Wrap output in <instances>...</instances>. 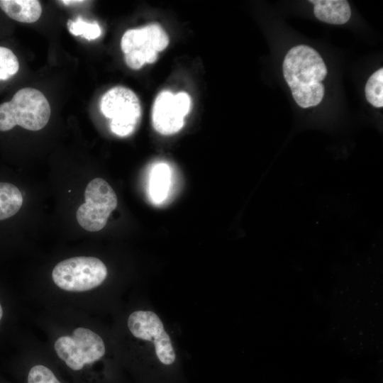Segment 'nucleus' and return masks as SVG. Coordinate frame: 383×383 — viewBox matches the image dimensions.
Wrapping results in <instances>:
<instances>
[{"mask_svg": "<svg viewBox=\"0 0 383 383\" xmlns=\"http://www.w3.org/2000/svg\"><path fill=\"white\" fill-rule=\"evenodd\" d=\"M127 328L144 352L133 371L139 383H179L180 364L170 334L160 316L151 310H136Z\"/></svg>", "mask_w": 383, "mask_h": 383, "instance_id": "1", "label": "nucleus"}, {"mask_svg": "<svg viewBox=\"0 0 383 383\" xmlns=\"http://www.w3.org/2000/svg\"><path fill=\"white\" fill-rule=\"evenodd\" d=\"M107 274V268L101 260L94 257L79 256L57 264L52 272V278L62 290L82 292L101 285Z\"/></svg>", "mask_w": 383, "mask_h": 383, "instance_id": "5", "label": "nucleus"}, {"mask_svg": "<svg viewBox=\"0 0 383 383\" xmlns=\"http://www.w3.org/2000/svg\"><path fill=\"white\" fill-rule=\"evenodd\" d=\"M315 16L331 24H344L351 16L350 5L345 0H311Z\"/></svg>", "mask_w": 383, "mask_h": 383, "instance_id": "10", "label": "nucleus"}, {"mask_svg": "<svg viewBox=\"0 0 383 383\" xmlns=\"http://www.w3.org/2000/svg\"><path fill=\"white\" fill-rule=\"evenodd\" d=\"M169 44V37L160 23H152L125 32L121 40L126 65L139 70L145 64L154 63L160 52Z\"/></svg>", "mask_w": 383, "mask_h": 383, "instance_id": "6", "label": "nucleus"}, {"mask_svg": "<svg viewBox=\"0 0 383 383\" xmlns=\"http://www.w3.org/2000/svg\"><path fill=\"white\" fill-rule=\"evenodd\" d=\"M23 204L20 190L13 184L0 182V220L16 214Z\"/></svg>", "mask_w": 383, "mask_h": 383, "instance_id": "13", "label": "nucleus"}, {"mask_svg": "<svg viewBox=\"0 0 383 383\" xmlns=\"http://www.w3.org/2000/svg\"><path fill=\"white\" fill-rule=\"evenodd\" d=\"M170 177V170L167 164L160 162L152 167L150 178V195L153 203L161 204L167 197Z\"/></svg>", "mask_w": 383, "mask_h": 383, "instance_id": "12", "label": "nucleus"}, {"mask_svg": "<svg viewBox=\"0 0 383 383\" xmlns=\"http://www.w3.org/2000/svg\"><path fill=\"white\" fill-rule=\"evenodd\" d=\"M84 1H78V0H64V1H60V2L63 3L65 5H70V4H79V3H83Z\"/></svg>", "mask_w": 383, "mask_h": 383, "instance_id": "17", "label": "nucleus"}, {"mask_svg": "<svg viewBox=\"0 0 383 383\" xmlns=\"http://www.w3.org/2000/svg\"><path fill=\"white\" fill-rule=\"evenodd\" d=\"M365 96L367 101L374 107L383 106V69L374 72L365 85Z\"/></svg>", "mask_w": 383, "mask_h": 383, "instance_id": "14", "label": "nucleus"}, {"mask_svg": "<svg viewBox=\"0 0 383 383\" xmlns=\"http://www.w3.org/2000/svg\"><path fill=\"white\" fill-rule=\"evenodd\" d=\"M50 106L44 94L38 89H19L11 100L0 104V131H8L16 126L37 131L48 123Z\"/></svg>", "mask_w": 383, "mask_h": 383, "instance_id": "4", "label": "nucleus"}, {"mask_svg": "<svg viewBox=\"0 0 383 383\" xmlns=\"http://www.w3.org/2000/svg\"><path fill=\"white\" fill-rule=\"evenodd\" d=\"M54 349L65 366L86 382L101 383L94 368L96 365H99L118 380L117 370L101 363L106 353L103 338L89 328L78 327L73 330L72 335L59 337L55 342Z\"/></svg>", "mask_w": 383, "mask_h": 383, "instance_id": "3", "label": "nucleus"}, {"mask_svg": "<svg viewBox=\"0 0 383 383\" xmlns=\"http://www.w3.org/2000/svg\"><path fill=\"white\" fill-rule=\"evenodd\" d=\"M192 101L184 91L175 94L162 91L156 97L152 111V126L155 131L165 135L179 131L184 124V117L191 109Z\"/></svg>", "mask_w": 383, "mask_h": 383, "instance_id": "9", "label": "nucleus"}, {"mask_svg": "<svg viewBox=\"0 0 383 383\" xmlns=\"http://www.w3.org/2000/svg\"><path fill=\"white\" fill-rule=\"evenodd\" d=\"M327 72L321 55L305 45L292 48L284 60V77L294 99L301 108L316 106L322 101L324 96L322 82Z\"/></svg>", "mask_w": 383, "mask_h": 383, "instance_id": "2", "label": "nucleus"}, {"mask_svg": "<svg viewBox=\"0 0 383 383\" xmlns=\"http://www.w3.org/2000/svg\"><path fill=\"white\" fill-rule=\"evenodd\" d=\"M1 9L11 18L31 23L41 16L42 7L36 0H0Z\"/></svg>", "mask_w": 383, "mask_h": 383, "instance_id": "11", "label": "nucleus"}, {"mask_svg": "<svg viewBox=\"0 0 383 383\" xmlns=\"http://www.w3.org/2000/svg\"><path fill=\"white\" fill-rule=\"evenodd\" d=\"M19 70L16 55L9 48L0 46V80H7Z\"/></svg>", "mask_w": 383, "mask_h": 383, "instance_id": "16", "label": "nucleus"}, {"mask_svg": "<svg viewBox=\"0 0 383 383\" xmlns=\"http://www.w3.org/2000/svg\"><path fill=\"white\" fill-rule=\"evenodd\" d=\"M70 33L74 35H81L87 40H94L101 34V29L96 23H88L78 17L75 21L69 20L67 23Z\"/></svg>", "mask_w": 383, "mask_h": 383, "instance_id": "15", "label": "nucleus"}, {"mask_svg": "<svg viewBox=\"0 0 383 383\" xmlns=\"http://www.w3.org/2000/svg\"><path fill=\"white\" fill-rule=\"evenodd\" d=\"M100 110L110 119L111 131L120 137L132 134L141 118L138 97L131 89L124 87L108 90L101 99Z\"/></svg>", "mask_w": 383, "mask_h": 383, "instance_id": "7", "label": "nucleus"}, {"mask_svg": "<svg viewBox=\"0 0 383 383\" xmlns=\"http://www.w3.org/2000/svg\"><path fill=\"white\" fill-rule=\"evenodd\" d=\"M84 199L85 202L77 211V222L86 231H99L117 206L116 194L106 181L95 178L87 185Z\"/></svg>", "mask_w": 383, "mask_h": 383, "instance_id": "8", "label": "nucleus"}, {"mask_svg": "<svg viewBox=\"0 0 383 383\" xmlns=\"http://www.w3.org/2000/svg\"><path fill=\"white\" fill-rule=\"evenodd\" d=\"M2 315H3V309H2V307H1V306L0 304V320H1V317H2Z\"/></svg>", "mask_w": 383, "mask_h": 383, "instance_id": "18", "label": "nucleus"}]
</instances>
